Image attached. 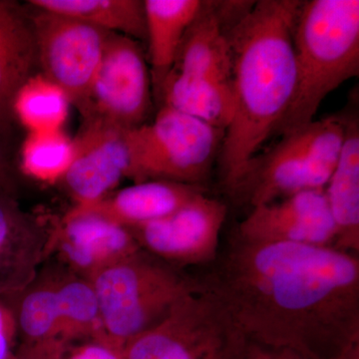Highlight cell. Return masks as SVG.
Listing matches in <instances>:
<instances>
[{
    "label": "cell",
    "mask_w": 359,
    "mask_h": 359,
    "mask_svg": "<svg viewBox=\"0 0 359 359\" xmlns=\"http://www.w3.org/2000/svg\"><path fill=\"white\" fill-rule=\"evenodd\" d=\"M88 280L100 304L104 332L123 346L203 287L201 280L142 249Z\"/></svg>",
    "instance_id": "5"
},
{
    "label": "cell",
    "mask_w": 359,
    "mask_h": 359,
    "mask_svg": "<svg viewBox=\"0 0 359 359\" xmlns=\"http://www.w3.org/2000/svg\"><path fill=\"white\" fill-rule=\"evenodd\" d=\"M245 337L204 285L125 346V359H240Z\"/></svg>",
    "instance_id": "7"
},
{
    "label": "cell",
    "mask_w": 359,
    "mask_h": 359,
    "mask_svg": "<svg viewBox=\"0 0 359 359\" xmlns=\"http://www.w3.org/2000/svg\"><path fill=\"white\" fill-rule=\"evenodd\" d=\"M2 299L13 309L21 342L60 340L57 268H41L21 292Z\"/></svg>",
    "instance_id": "20"
},
{
    "label": "cell",
    "mask_w": 359,
    "mask_h": 359,
    "mask_svg": "<svg viewBox=\"0 0 359 359\" xmlns=\"http://www.w3.org/2000/svg\"><path fill=\"white\" fill-rule=\"evenodd\" d=\"M297 83L276 130L283 136L316 120L321 103L359 74L358 0L302 1L295 25Z\"/></svg>",
    "instance_id": "3"
},
{
    "label": "cell",
    "mask_w": 359,
    "mask_h": 359,
    "mask_svg": "<svg viewBox=\"0 0 359 359\" xmlns=\"http://www.w3.org/2000/svg\"><path fill=\"white\" fill-rule=\"evenodd\" d=\"M224 132L162 106L154 121L129 130L135 183L162 180L201 187L221 152Z\"/></svg>",
    "instance_id": "6"
},
{
    "label": "cell",
    "mask_w": 359,
    "mask_h": 359,
    "mask_svg": "<svg viewBox=\"0 0 359 359\" xmlns=\"http://www.w3.org/2000/svg\"><path fill=\"white\" fill-rule=\"evenodd\" d=\"M201 0H145L146 40L149 43L150 73L158 94L173 68L177 54Z\"/></svg>",
    "instance_id": "19"
},
{
    "label": "cell",
    "mask_w": 359,
    "mask_h": 359,
    "mask_svg": "<svg viewBox=\"0 0 359 359\" xmlns=\"http://www.w3.org/2000/svg\"><path fill=\"white\" fill-rule=\"evenodd\" d=\"M235 235L250 243L334 247L337 233L321 189L252 208Z\"/></svg>",
    "instance_id": "12"
},
{
    "label": "cell",
    "mask_w": 359,
    "mask_h": 359,
    "mask_svg": "<svg viewBox=\"0 0 359 359\" xmlns=\"http://www.w3.org/2000/svg\"><path fill=\"white\" fill-rule=\"evenodd\" d=\"M18 327L13 309L0 297V359H13L18 351Z\"/></svg>",
    "instance_id": "27"
},
{
    "label": "cell",
    "mask_w": 359,
    "mask_h": 359,
    "mask_svg": "<svg viewBox=\"0 0 359 359\" xmlns=\"http://www.w3.org/2000/svg\"><path fill=\"white\" fill-rule=\"evenodd\" d=\"M55 359H125V346L107 335L70 344L61 342Z\"/></svg>",
    "instance_id": "26"
},
{
    "label": "cell",
    "mask_w": 359,
    "mask_h": 359,
    "mask_svg": "<svg viewBox=\"0 0 359 359\" xmlns=\"http://www.w3.org/2000/svg\"><path fill=\"white\" fill-rule=\"evenodd\" d=\"M83 124L74 140L72 163L60 182L75 205L107 197L131 170L129 130L99 121Z\"/></svg>",
    "instance_id": "11"
},
{
    "label": "cell",
    "mask_w": 359,
    "mask_h": 359,
    "mask_svg": "<svg viewBox=\"0 0 359 359\" xmlns=\"http://www.w3.org/2000/svg\"><path fill=\"white\" fill-rule=\"evenodd\" d=\"M226 214L223 202L202 192L165 218L129 230L142 250L177 268L211 264Z\"/></svg>",
    "instance_id": "10"
},
{
    "label": "cell",
    "mask_w": 359,
    "mask_h": 359,
    "mask_svg": "<svg viewBox=\"0 0 359 359\" xmlns=\"http://www.w3.org/2000/svg\"><path fill=\"white\" fill-rule=\"evenodd\" d=\"M229 1H203L187 30L171 72L231 85Z\"/></svg>",
    "instance_id": "15"
},
{
    "label": "cell",
    "mask_w": 359,
    "mask_h": 359,
    "mask_svg": "<svg viewBox=\"0 0 359 359\" xmlns=\"http://www.w3.org/2000/svg\"><path fill=\"white\" fill-rule=\"evenodd\" d=\"M51 233L8 186L0 187V297L18 294L34 280L50 255Z\"/></svg>",
    "instance_id": "14"
},
{
    "label": "cell",
    "mask_w": 359,
    "mask_h": 359,
    "mask_svg": "<svg viewBox=\"0 0 359 359\" xmlns=\"http://www.w3.org/2000/svg\"><path fill=\"white\" fill-rule=\"evenodd\" d=\"M39 65L32 18L16 2L0 0V130L13 119L14 99Z\"/></svg>",
    "instance_id": "16"
},
{
    "label": "cell",
    "mask_w": 359,
    "mask_h": 359,
    "mask_svg": "<svg viewBox=\"0 0 359 359\" xmlns=\"http://www.w3.org/2000/svg\"><path fill=\"white\" fill-rule=\"evenodd\" d=\"M61 342L60 340L37 344L21 342L13 359H55Z\"/></svg>",
    "instance_id": "29"
},
{
    "label": "cell",
    "mask_w": 359,
    "mask_h": 359,
    "mask_svg": "<svg viewBox=\"0 0 359 359\" xmlns=\"http://www.w3.org/2000/svg\"><path fill=\"white\" fill-rule=\"evenodd\" d=\"M36 11L30 18L42 74L79 108L112 33L61 14Z\"/></svg>",
    "instance_id": "9"
},
{
    "label": "cell",
    "mask_w": 359,
    "mask_h": 359,
    "mask_svg": "<svg viewBox=\"0 0 359 359\" xmlns=\"http://www.w3.org/2000/svg\"><path fill=\"white\" fill-rule=\"evenodd\" d=\"M346 134L325 196L337 226L334 248L359 252V121L358 113H346Z\"/></svg>",
    "instance_id": "18"
},
{
    "label": "cell",
    "mask_w": 359,
    "mask_h": 359,
    "mask_svg": "<svg viewBox=\"0 0 359 359\" xmlns=\"http://www.w3.org/2000/svg\"><path fill=\"white\" fill-rule=\"evenodd\" d=\"M157 95L163 106L224 132L233 120L235 104L231 85L170 72Z\"/></svg>",
    "instance_id": "21"
},
{
    "label": "cell",
    "mask_w": 359,
    "mask_h": 359,
    "mask_svg": "<svg viewBox=\"0 0 359 359\" xmlns=\"http://www.w3.org/2000/svg\"><path fill=\"white\" fill-rule=\"evenodd\" d=\"M140 249L128 228L78 207L52 229L50 254L86 278Z\"/></svg>",
    "instance_id": "13"
},
{
    "label": "cell",
    "mask_w": 359,
    "mask_h": 359,
    "mask_svg": "<svg viewBox=\"0 0 359 359\" xmlns=\"http://www.w3.org/2000/svg\"><path fill=\"white\" fill-rule=\"evenodd\" d=\"M346 359H359V349L354 351L353 353L349 354Z\"/></svg>",
    "instance_id": "31"
},
{
    "label": "cell",
    "mask_w": 359,
    "mask_h": 359,
    "mask_svg": "<svg viewBox=\"0 0 359 359\" xmlns=\"http://www.w3.org/2000/svg\"><path fill=\"white\" fill-rule=\"evenodd\" d=\"M201 280L245 339L306 359L359 347L358 254L233 236Z\"/></svg>",
    "instance_id": "1"
},
{
    "label": "cell",
    "mask_w": 359,
    "mask_h": 359,
    "mask_svg": "<svg viewBox=\"0 0 359 359\" xmlns=\"http://www.w3.org/2000/svg\"><path fill=\"white\" fill-rule=\"evenodd\" d=\"M70 104L65 90L42 73H35L14 99L13 117L16 116L29 133L62 130Z\"/></svg>",
    "instance_id": "24"
},
{
    "label": "cell",
    "mask_w": 359,
    "mask_h": 359,
    "mask_svg": "<svg viewBox=\"0 0 359 359\" xmlns=\"http://www.w3.org/2000/svg\"><path fill=\"white\" fill-rule=\"evenodd\" d=\"M74 149V140L63 130L33 132L21 148V170L35 181L58 183L69 169Z\"/></svg>",
    "instance_id": "25"
},
{
    "label": "cell",
    "mask_w": 359,
    "mask_h": 359,
    "mask_svg": "<svg viewBox=\"0 0 359 359\" xmlns=\"http://www.w3.org/2000/svg\"><path fill=\"white\" fill-rule=\"evenodd\" d=\"M240 359H306L285 348H278L245 339Z\"/></svg>",
    "instance_id": "28"
},
{
    "label": "cell",
    "mask_w": 359,
    "mask_h": 359,
    "mask_svg": "<svg viewBox=\"0 0 359 359\" xmlns=\"http://www.w3.org/2000/svg\"><path fill=\"white\" fill-rule=\"evenodd\" d=\"M346 134L344 115L328 116L280 136L250 161L226 190L252 208L327 187Z\"/></svg>",
    "instance_id": "4"
},
{
    "label": "cell",
    "mask_w": 359,
    "mask_h": 359,
    "mask_svg": "<svg viewBox=\"0 0 359 359\" xmlns=\"http://www.w3.org/2000/svg\"><path fill=\"white\" fill-rule=\"evenodd\" d=\"M4 132L6 131L0 130V187L7 185V169H8L7 149L4 139Z\"/></svg>",
    "instance_id": "30"
},
{
    "label": "cell",
    "mask_w": 359,
    "mask_h": 359,
    "mask_svg": "<svg viewBox=\"0 0 359 359\" xmlns=\"http://www.w3.org/2000/svg\"><path fill=\"white\" fill-rule=\"evenodd\" d=\"M299 0L237 1L231 14L233 117L219 152L224 186L275 136L297 83L294 36Z\"/></svg>",
    "instance_id": "2"
},
{
    "label": "cell",
    "mask_w": 359,
    "mask_h": 359,
    "mask_svg": "<svg viewBox=\"0 0 359 359\" xmlns=\"http://www.w3.org/2000/svg\"><path fill=\"white\" fill-rule=\"evenodd\" d=\"M28 4L137 41L146 40L145 8L140 0H30Z\"/></svg>",
    "instance_id": "22"
},
{
    "label": "cell",
    "mask_w": 359,
    "mask_h": 359,
    "mask_svg": "<svg viewBox=\"0 0 359 359\" xmlns=\"http://www.w3.org/2000/svg\"><path fill=\"white\" fill-rule=\"evenodd\" d=\"M202 192L201 187L150 180L115 191L94 204L74 207L133 229L165 218Z\"/></svg>",
    "instance_id": "17"
},
{
    "label": "cell",
    "mask_w": 359,
    "mask_h": 359,
    "mask_svg": "<svg viewBox=\"0 0 359 359\" xmlns=\"http://www.w3.org/2000/svg\"><path fill=\"white\" fill-rule=\"evenodd\" d=\"M57 292L60 341L70 344L106 335L91 280L62 266L57 268Z\"/></svg>",
    "instance_id": "23"
},
{
    "label": "cell",
    "mask_w": 359,
    "mask_h": 359,
    "mask_svg": "<svg viewBox=\"0 0 359 359\" xmlns=\"http://www.w3.org/2000/svg\"><path fill=\"white\" fill-rule=\"evenodd\" d=\"M150 68L137 40L112 33L79 109L84 121L131 130L151 109Z\"/></svg>",
    "instance_id": "8"
}]
</instances>
